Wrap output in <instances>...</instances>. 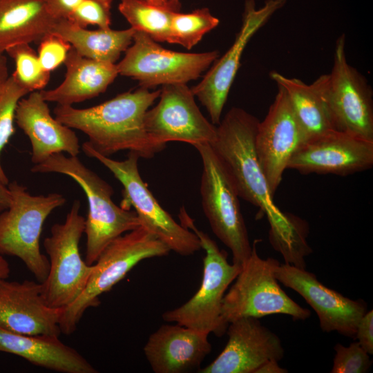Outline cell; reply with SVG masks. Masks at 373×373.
<instances>
[{
    "label": "cell",
    "instance_id": "1",
    "mask_svg": "<svg viewBox=\"0 0 373 373\" xmlns=\"http://www.w3.org/2000/svg\"><path fill=\"white\" fill-rule=\"evenodd\" d=\"M258 119L242 108H231L217 126L210 144L229 173L240 198L257 207L270 224L269 240L283 256L306 245L303 222L284 214L275 204L258 162L255 137Z\"/></svg>",
    "mask_w": 373,
    "mask_h": 373
},
{
    "label": "cell",
    "instance_id": "2",
    "mask_svg": "<svg viewBox=\"0 0 373 373\" xmlns=\"http://www.w3.org/2000/svg\"><path fill=\"white\" fill-rule=\"evenodd\" d=\"M160 93V89L150 91L140 86L92 107L57 104L53 112L61 123L85 133L86 142L102 155L128 150L151 159L165 149L150 138L144 126L145 114Z\"/></svg>",
    "mask_w": 373,
    "mask_h": 373
},
{
    "label": "cell",
    "instance_id": "3",
    "mask_svg": "<svg viewBox=\"0 0 373 373\" xmlns=\"http://www.w3.org/2000/svg\"><path fill=\"white\" fill-rule=\"evenodd\" d=\"M30 171L63 174L72 178L83 189L88 204L84 232L86 236L84 260L88 265H93L113 240L141 225L135 211L117 206L112 200V186L77 156L56 153L33 165Z\"/></svg>",
    "mask_w": 373,
    "mask_h": 373
},
{
    "label": "cell",
    "instance_id": "4",
    "mask_svg": "<svg viewBox=\"0 0 373 373\" xmlns=\"http://www.w3.org/2000/svg\"><path fill=\"white\" fill-rule=\"evenodd\" d=\"M170 251L166 244L142 225L113 240L93 264L84 291L63 309L59 321L61 333H73L87 309L98 306L99 296L110 291L140 261L166 256Z\"/></svg>",
    "mask_w": 373,
    "mask_h": 373
},
{
    "label": "cell",
    "instance_id": "5",
    "mask_svg": "<svg viewBox=\"0 0 373 373\" xmlns=\"http://www.w3.org/2000/svg\"><path fill=\"white\" fill-rule=\"evenodd\" d=\"M178 217L181 224L198 236L202 249L205 251L202 279L198 290L187 302L165 312L162 318L166 322L221 337L228 327L221 317L223 298L242 266L229 262L227 254L206 233L196 227L194 220L183 207L180 209Z\"/></svg>",
    "mask_w": 373,
    "mask_h": 373
},
{
    "label": "cell",
    "instance_id": "6",
    "mask_svg": "<svg viewBox=\"0 0 373 373\" xmlns=\"http://www.w3.org/2000/svg\"><path fill=\"white\" fill-rule=\"evenodd\" d=\"M8 186L11 202L0 213V255L19 258L41 283L49 271L48 258L40 249L43 226L50 213L66 200L58 193L32 195L17 181Z\"/></svg>",
    "mask_w": 373,
    "mask_h": 373
},
{
    "label": "cell",
    "instance_id": "7",
    "mask_svg": "<svg viewBox=\"0 0 373 373\" xmlns=\"http://www.w3.org/2000/svg\"><path fill=\"white\" fill-rule=\"evenodd\" d=\"M256 240L251 254L225 294L221 308L222 322L228 326L242 317L260 318L285 314L295 321H305L311 312L293 300L281 288L275 272L280 265L273 258H262L257 253Z\"/></svg>",
    "mask_w": 373,
    "mask_h": 373
},
{
    "label": "cell",
    "instance_id": "8",
    "mask_svg": "<svg viewBox=\"0 0 373 373\" xmlns=\"http://www.w3.org/2000/svg\"><path fill=\"white\" fill-rule=\"evenodd\" d=\"M82 149L85 155L106 166L122 184L123 198L120 207L127 210L133 208L141 225L155 235L171 251L186 256L202 249L198 236L178 223L149 189L140 174V157L136 153L129 152L126 160L118 161L99 154L86 142Z\"/></svg>",
    "mask_w": 373,
    "mask_h": 373
},
{
    "label": "cell",
    "instance_id": "9",
    "mask_svg": "<svg viewBox=\"0 0 373 373\" xmlns=\"http://www.w3.org/2000/svg\"><path fill=\"white\" fill-rule=\"evenodd\" d=\"M81 204L75 200L62 223H55L44 240L48 256L49 271L41 283V296L52 308L65 309L85 289L93 269L82 258L79 242L84 232L85 218Z\"/></svg>",
    "mask_w": 373,
    "mask_h": 373
},
{
    "label": "cell",
    "instance_id": "10",
    "mask_svg": "<svg viewBox=\"0 0 373 373\" xmlns=\"http://www.w3.org/2000/svg\"><path fill=\"white\" fill-rule=\"evenodd\" d=\"M193 146L202 162L200 195L204 215L213 233L231 251L233 262L242 266L249 257L252 245L238 191L211 146Z\"/></svg>",
    "mask_w": 373,
    "mask_h": 373
},
{
    "label": "cell",
    "instance_id": "11",
    "mask_svg": "<svg viewBox=\"0 0 373 373\" xmlns=\"http://www.w3.org/2000/svg\"><path fill=\"white\" fill-rule=\"evenodd\" d=\"M345 45L343 35L336 42L331 73L314 83L325 98L335 131L373 142L372 90L365 77L348 63Z\"/></svg>",
    "mask_w": 373,
    "mask_h": 373
},
{
    "label": "cell",
    "instance_id": "12",
    "mask_svg": "<svg viewBox=\"0 0 373 373\" xmlns=\"http://www.w3.org/2000/svg\"><path fill=\"white\" fill-rule=\"evenodd\" d=\"M218 56L217 50L199 53L169 50L145 32L135 30L132 44L116 65L119 75L137 80L141 87L151 89L195 80Z\"/></svg>",
    "mask_w": 373,
    "mask_h": 373
},
{
    "label": "cell",
    "instance_id": "13",
    "mask_svg": "<svg viewBox=\"0 0 373 373\" xmlns=\"http://www.w3.org/2000/svg\"><path fill=\"white\" fill-rule=\"evenodd\" d=\"M159 97L144 116L145 129L155 144L165 148L173 141L193 146L214 142L217 126L202 115L186 84L163 85Z\"/></svg>",
    "mask_w": 373,
    "mask_h": 373
},
{
    "label": "cell",
    "instance_id": "14",
    "mask_svg": "<svg viewBox=\"0 0 373 373\" xmlns=\"http://www.w3.org/2000/svg\"><path fill=\"white\" fill-rule=\"evenodd\" d=\"M285 3L286 0H266L265 6L256 10L254 0H247L242 25L233 44L220 59L213 62L202 80L191 88L195 97L205 107L214 125H218L221 120L224 106L247 44L271 16Z\"/></svg>",
    "mask_w": 373,
    "mask_h": 373
},
{
    "label": "cell",
    "instance_id": "15",
    "mask_svg": "<svg viewBox=\"0 0 373 373\" xmlns=\"http://www.w3.org/2000/svg\"><path fill=\"white\" fill-rule=\"evenodd\" d=\"M307 141L285 90L278 86L266 117L258 122L255 137L256 156L273 196L291 157Z\"/></svg>",
    "mask_w": 373,
    "mask_h": 373
},
{
    "label": "cell",
    "instance_id": "16",
    "mask_svg": "<svg viewBox=\"0 0 373 373\" xmlns=\"http://www.w3.org/2000/svg\"><path fill=\"white\" fill-rule=\"evenodd\" d=\"M276 278L300 295L316 313L321 329L354 338L357 325L367 311L363 299L352 300L325 286L316 276L289 263L280 264Z\"/></svg>",
    "mask_w": 373,
    "mask_h": 373
},
{
    "label": "cell",
    "instance_id": "17",
    "mask_svg": "<svg viewBox=\"0 0 373 373\" xmlns=\"http://www.w3.org/2000/svg\"><path fill=\"white\" fill-rule=\"evenodd\" d=\"M373 166V142L336 131L307 140L291 157L287 169L303 174L345 176Z\"/></svg>",
    "mask_w": 373,
    "mask_h": 373
},
{
    "label": "cell",
    "instance_id": "18",
    "mask_svg": "<svg viewBox=\"0 0 373 373\" xmlns=\"http://www.w3.org/2000/svg\"><path fill=\"white\" fill-rule=\"evenodd\" d=\"M254 317L229 323L227 343L220 354L200 373H255L265 362L280 361L285 350L280 338Z\"/></svg>",
    "mask_w": 373,
    "mask_h": 373
},
{
    "label": "cell",
    "instance_id": "19",
    "mask_svg": "<svg viewBox=\"0 0 373 373\" xmlns=\"http://www.w3.org/2000/svg\"><path fill=\"white\" fill-rule=\"evenodd\" d=\"M63 309L48 306L39 282L0 279V326L12 332L59 336Z\"/></svg>",
    "mask_w": 373,
    "mask_h": 373
},
{
    "label": "cell",
    "instance_id": "20",
    "mask_svg": "<svg viewBox=\"0 0 373 373\" xmlns=\"http://www.w3.org/2000/svg\"><path fill=\"white\" fill-rule=\"evenodd\" d=\"M15 122L30 140L34 165L56 153L77 156L80 152L76 133L51 115L39 91H32L19 102Z\"/></svg>",
    "mask_w": 373,
    "mask_h": 373
},
{
    "label": "cell",
    "instance_id": "21",
    "mask_svg": "<svg viewBox=\"0 0 373 373\" xmlns=\"http://www.w3.org/2000/svg\"><path fill=\"white\" fill-rule=\"evenodd\" d=\"M209 334L178 323L162 325L150 335L144 352L155 373L199 370L211 350Z\"/></svg>",
    "mask_w": 373,
    "mask_h": 373
},
{
    "label": "cell",
    "instance_id": "22",
    "mask_svg": "<svg viewBox=\"0 0 373 373\" xmlns=\"http://www.w3.org/2000/svg\"><path fill=\"white\" fill-rule=\"evenodd\" d=\"M0 352L19 356L31 364L62 373L98 371L75 349L59 336L10 332L0 326Z\"/></svg>",
    "mask_w": 373,
    "mask_h": 373
},
{
    "label": "cell",
    "instance_id": "23",
    "mask_svg": "<svg viewBox=\"0 0 373 373\" xmlns=\"http://www.w3.org/2000/svg\"><path fill=\"white\" fill-rule=\"evenodd\" d=\"M66 73L56 88L39 90L47 102L73 106L105 92L119 75L117 65L89 59L79 55L73 47L64 63Z\"/></svg>",
    "mask_w": 373,
    "mask_h": 373
},
{
    "label": "cell",
    "instance_id": "24",
    "mask_svg": "<svg viewBox=\"0 0 373 373\" xmlns=\"http://www.w3.org/2000/svg\"><path fill=\"white\" fill-rule=\"evenodd\" d=\"M56 21L42 0H0V53L17 44L39 43Z\"/></svg>",
    "mask_w": 373,
    "mask_h": 373
},
{
    "label": "cell",
    "instance_id": "25",
    "mask_svg": "<svg viewBox=\"0 0 373 373\" xmlns=\"http://www.w3.org/2000/svg\"><path fill=\"white\" fill-rule=\"evenodd\" d=\"M51 32L67 41L82 56L111 64H115L122 52L131 46L135 30L110 28L88 30L68 19L56 21Z\"/></svg>",
    "mask_w": 373,
    "mask_h": 373
},
{
    "label": "cell",
    "instance_id": "26",
    "mask_svg": "<svg viewBox=\"0 0 373 373\" xmlns=\"http://www.w3.org/2000/svg\"><path fill=\"white\" fill-rule=\"evenodd\" d=\"M270 77L285 90L307 140L335 131L325 98L314 82L307 84L276 71L271 72Z\"/></svg>",
    "mask_w": 373,
    "mask_h": 373
},
{
    "label": "cell",
    "instance_id": "27",
    "mask_svg": "<svg viewBox=\"0 0 373 373\" xmlns=\"http://www.w3.org/2000/svg\"><path fill=\"white\" fill-rule=\"evenodd\" d=\"M118 10L137 31L147 34L157 42H171V25L174 15L180 12V0H167L155 4L145 0H121Z\"/></svg>",
    "mask_w": 373,
    "mask_h": 373
},
{
    "label": "cell",
    "instance_id": "28",
    "mask_svg": "<svg viewBox=\"0 0 373 373\" xmlns=\"http://www.w3.org/2000/svg\"><path fill=\"white\" fill-rule=\"evenodd\" d=\"M207 8L196 9L190 13H176L171 25V42L191 50L203 36L219 24Z\"/></svg>",
    "mask_w": 373,
    "mask_h": 373
},
{
    "label": "cell",
    "instance_id": "29",
    "mask_svg": "<svg viewBox=\"0 0 373 373\" xmlns=\"http://www.w3.org/2000/svg\"><path fill=\"white\" fill-rule=\"evenodd\" d=\"M5 52L15 64L12 75L21 86L29 93L43 90L49 82L50 73L42 68L37 53L30 44H17Z\"/></svg>",
    "mask_w": 373,
    "mask_h": 373
},
{
    "label": "cell",
    "instance_id": "30",
    "mask_svg": "<svg viewBox=\"0 0 373 373\" xmlns=\"http://www.w3.org/2000/svg\"><path fill=\"white\" fill-rule=\"evenodd\" d=\"M28 93L11 75L0 85V181L8 185L9 180L1 162V154L15 132V122L19 102Z\"/></svg>",
    "mask_w": 373,
    "mask_h": 373
},
{
    "label": "cell",
    "instance_id": "31",
    "mask_svg": "<svg viewBox=\"0 0 373 373\" xmlns=\"http://www.w3.org/2000/svg\"><path fill=\"white\" fill-rule=\"evenodd\" d=\"M335 356L332 373H365L372 365L370 354L357 341L349 346L336 343L334 347Z\"/></svg>",
    "mask_w": 373,
    "mask_h": 373
},
{
    "label": "cell",
    "instance_id": "32",
    "mask_svg": "<svg viewBox=\"0 0 373 373\" xmlns=\"http://www.w3.org/2000/svg\"><path fill=\"white\" fill-rule=\"evenodd\" d=\"M112 2L113 0H83L68 19L82 28L96 25L99 28H110Z\"/></svg>",
    "mask_w": 373,
    "mask_h": 373
},
{
    "label": "cell",
    "instance_id": "33",
    "mask_svg": "<svg viewBox=\"0 0 373 373\" xmlns=\"http://www.w3.org/2000/svg\"><path fill=\"white\" fill-rule=\"evenodd\" d=\"M38 57L42 68L51 72L64 64L72 46L58 35L50 32L39 42Z\"/></svg>",
    "mask_w": 373,
    "mask_h": 373
},
{
    "label": "cell",
    "instance_id": "34",
    "mask_svg": "<svg viewBox=\"0 0 373 373\" xmlns=\"http://www.w3.org/2000/svg\"><path fill=\"white\" fill-rule=\"evenodd\" d=\"M354 338L366 352L373 354V310L367 311L361 317Z\"/></svg>",
    "mask_w": 373,
    "mask_h": 373
},
{
    "label": "cell",
    "instance_id": "35",
    "mask_svg": "<svg viewBox=\"0 0 373 373\" xmlns=\"http://www.w3.org/2000/svg\"><path fill=\"white\" fill-rule=\"evenodd\" d=\"M50 14L57 20L68 19L83 0H42Z\"/></svg>",
    "mask_w": 373,
    "mask_h": 373
},
{
    "label": "cell",
    "instance_id": "36",
    "mask_svg": "<svg viewBox=\"0 0 373 373\" xmlns=\"http://www.w3.org/2000/svg\"><path fill=\"white\" fill-rule=\"evenodd\" d=\"M288 370L281 367L278 361L270 360L262 364L255 373H287Z\"/></svg>",
    "mask_w": 373,
    "mask_h": 373
},
{
    "label": "cell",
    "instance_id": "37",
    "mask_svg": "<svg viewBox=\"0 0 373 373\" xmlns=\"http://www.w3.org/2000/svg\"><path fill=\"white\" fill-rule=\"evenodd\" d=\"M11 202V195L8 185L0 181V213L8 208Z\"/></svg>",
    "mask_w": 373,
    "mask_h": 373
},
{
    "label": "cell",
    "instance_id": "38",
    "mask_svg": "<svg viewBox=\"0 0 373 373\" xmlns=\"http://www.w3.org/2000/svg\"><path fill=\"white\" fill-rule=\"evenodd\" d=\"M9 76L6 57L3 53H0V85H1Z\"/></svg>",
    "mask_w": 373,
    "mask_h": 373
},
{
    "label": "cell",
    "instance_id": "39",
    "mask_svg": "<svg viewBox=\"0 0 373 373\" xmlns=\"http://www.w3.org/2000/svg\"><path fill=\"white\" fill-rule=\"evenodd\" d=\"M10 273V267L8 262L0 255V279L8 278Z\"/></svg>",
    "mask_w": 373,
    "mask_h": 373
},
{
    "label": "cell",
    "instance_id": "40",
    "mask_svg": "<svg viewBox=\"0 0 373 373\" xmlns=\"http://www.w3.org/2000/svg\"><path fill=\"white\" fill-rule=\"evenodd\" d=\"M145 1L153 3H155V4H161L166 2L167 0H145Z\"/></svg>",
    "mask_w": 373,
    "mask_h": 373
}]
</instances>
